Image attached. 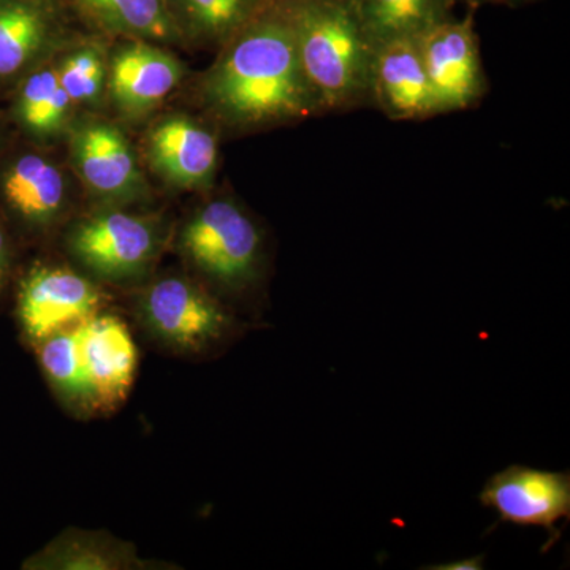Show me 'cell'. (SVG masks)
Returning a JSON list of instances; mask_svg holds the SVG:
<instances>
[{
	"label": "cell",
	"mask_w": 570,
	"mask_h": 570,
	"mask_svg": "<svg viewBox=\"0 0 570 570\" xmlns=\"http://www.w3.org/2000/svg\"><path fill=\"white\" fill-rule=\"evenodd\" d=\"M100 33L75 32L56 51V69L63 91L77 115L100 112L107 107L110 43Z\"/></svg>",
	"instance_id": "d6986e66"
},
{
	"label": "cell",
	"mask_w": 570,
	"mask_h": 570,
	"mask_svg": "<svg viewBox=\"0 0 570 570\" xmlns=\"http://www.w3.org/2000/svg\"><path fill=\"white\" fill-rule=\"evenodd\" d=\"M70 171L96 206H135L151 198L140 157L126 130L102 112L78 115L66 140Z\"/></svg>",
	"instance_id": "8992f818"
},
{
	"label": "cell",
	"mask_w": 570,
	"mask_h": 570,
	"mask_svg": "<svg viewBox=\"0 0 570 570\" xmlns=\"http://www.w3.org/2000/svg\"><path fill=\"white\" fill-rule=\"evenodd\" d=\"M165 243L164 220L134 206H96L75 219L63 236V247L80 272L112 284L148 275Z\"/></svg>",
	"instance_id": "277c9868"
},
{
	"label": "cell",
	"mask_w": 570,
	"mask_h": 570,
	"mask_svg": "<svg viewBox=\"0 0 570 570\" xmlns=\"http://www.w3.org/2000/svg\"><path fill=\"white\" fill-rule=\"evenodd\" d=\"M140 314L157 340L184 354L219 347L238 328L223 299L186 275L154 279L140 296Z\"/></svg>",
	"instance_id": "52a82bcc"
},
{
	"label": "cell",
	"mask_w": 570,
	"mask_h": 570,
	"mask_svg": "<svg viewBox=\"0 0 570 570\" xmlns=\"http://www.w3.org/2000/svg\"><path fill=\"white\" fill-rule=\"evenodd\" d=\"M80 344L94 414L115 411L137 374L138 352L129 328L118 316L96 313L81 322Z\"/></svg>",
	"instance_id": "5bb4252c"
},
{
	"label": "cell",
	"mask_w": 570,
	"mask_h": 570,
	"mask_svg": "<svg viewBox=\"0 0 570 570\" xmlns=\"http://www.w3.org/2000/svg\"><path fill=\"white\" fill-rule=\"evenodd\" d=\"M108 52L107 107L137 124L163 107L186 78V63L164 45L115 40Z\"/></svg>",
	"instance_id": "8fae6325"
},
{
	"label": "cell",
	"mask_w": 570,
	"mask_h": 570,
	"mask_svg": "<svg viewBox=\"0 0 570 570\" xmlns=\"http://www.w3.org/2000/svg\"><path fill=\"white\" fill-rule=\"evenodd\" d=\"M220 135L208 118L170 112L146 134V164L168 187L208 194L219 171Z\"/></svg>",
	"instance_id": "30bf717a"
},
{
	"label": "cell",
	"mask_w": 570,
	"mask_h": 570,
	"mask_svg": "<svg viewBox=\"0 0 570 570\" xmlns=\"http://www.w3.org/2000/svg\"><path fill=\"white\" fill-rule=\"evenodd\" d=\"M55 55L29 71L3 100V116L14 137L43 148L66 140L78 116L59 80Z\"/></svg>",
	"instance_id": "9a60e30c"
},
{
	"label": "cell",
	"mask_w": 570,
	"mask_h": 570,
	"mask_svg": "<svg viewBox=\"0 0 570 570\" xmlns=\"http://www.w3.org/2000/svg\"><path fill=\"white\" fill-rule=\"evenodd\" d=\"M39 362L56 395L71 411L94 414L85 366H82L80 324L55 333L37 344Z\"/></svg>",
	"instance_id": "7402d4cb"
},
{
	"label": "cell",
	"mask_w": 570,
	"mask_h": 570,
	"mask_svg": "<svg viewBox=\"0 0 570 570\" xmlns=\"http://www.w3.org/2000/svg\"><path fill=\"white\" fill-rule=\"evenodd\" d=\"M538 2V0H455V3H463L469 10H478L482 6H508L520 7L527 3Z\"/></svg>",
	"instance_id": "d4e9b609"
},
{
	"label": "cell",
	"mask_w": 570,
	"mask_h": 570,
	"mask_svg": "<svg viewBox=\"0 0 570 570\" xmlns=\"http://www.w3.org/2000/svg\"><path fill=\"white\" fill-rule=\"evenodd\" d=\"M62 0H0V102L73 36Z\"/></svg>",
	"instance_id": "7c38bea8"
},
{
	"label": "cell",
	"mask_w": 570,
	"mask_h": 570,
	"mask_svg": "<svg viewBox=\"0 0 570 570\" xmlns=\"http://www.w3.org/2000/svg\"><path fill=\"white\" fill-rule=\"evenodd\" d=\"M371 105L393 121H423L436 116L417 37L376 48L371 69Z\"/></svg>",
	"instance_id": "2e32d148"
},
{
	"label": "cell",
	"mask_w": 570,
	"mask_h": 570,
	"mask_svg": "<svg viewBox=\"0 0 570 570\" xmlns=\"http://www.w3.org/2000/svg\"><path fill=\"white\" fill-rule=\"evenodd\" d=\"M479 501L497 510L502 523L543 528L547 551L561 539L558 523L570 519V474L512 464L487 480Z\"/></svg>",
	"instance_id": "4fadbf2b"
},
{
	"label": "cell",
	"mask_w": 570,
	"mask_h": 570,
	"mask_svg": "<svg viewBox=\"0 0 570 570\" xmlns=\"http://www.w3.org/2000/svg\"><path fill=\"white\" fill-rule=\"evenodd\" d=\"M374 48L415 39L436 22L452 17L455 0H344Z\"/></svg>",
	"instance_id": "ffe728a7"
},
{
	"label": "cell",
	"mask_w": 570,
	"mask_h": 570,
	"mask_svg": "<svg viewBox=\"0 0 570 570\" xmlns=\"http://www.w3.org/2000/svg\"><path fill=\"white\" fill-rule=\"evenodd\" d=\"M181 47L217 51L273 0H167Z\"/></svg>",
	"instance_id": "ac0fdd59"
},
{
	"label": "cell",
	"mask_w": 570,
	"mask_h": 570,
	"mask_svg": "<svg viewBox=\"0 0 570 570\" xmlns=\"http://www.w3.org/2000/svg\"><path fill=\"white\" fill-rule=\"evenodd\" d=\"M11 138H13V132H11L9 122L6 121V116H3V112H0V153L6 149Z\"/></svg>",
	"instance_id": "484cf974"
},
{
	"label": "cell",
	"mask_w": 570,
	"mask_h": 570,
	"mask_svg": "<svg viewBox=\"0 0 570 570\" xmlns=\"http://www.w3.org/2000/svg\"><path fill=\"white\" fill-rule=\"evenodd\" d=\"M195 96L220 134L262 132L322 116L281 0H273L216 51Z\"/></svg>",
	"instance_id": "6da1fadb"
},
{
	"label": "cell",
	"mask_w": 570,
	"mask_h": 570,
	"mask_svg": "<svg viewBox=\"0 0 570 570\" xmlns=\"http://www.w3.org/2000/svg\"><path fill=\"white\" fill-rule=\"evenodd\" d=\"M17 265V236L0 216V298L7 294L14 277Z\"/></svg>",
	"instance_id": "603a6c76"
},
{
	"label": "cell",
	"mask_w": 570,
	"mask_h": 570,
	"mask_svg": "<svg viewBox=\"0 0 570 570\" xmlns=\"http://www.w3.org/2000/svg\"><path fill=\"white\" fill-rule=\"evenodd\" d=\"M104 294L96 281L78 268L33 264L17 285V318L24 336L40 344L99 313Z\"/></svg>",
	"instance_id": "9c48e42d"
},
{
	"label": "cell",
	"mask_w": 570,
	"mask_h": 570,
	"mask_svg": "<svg viewBox=\"0 0 570 570\" xmlns=\"http://www.w3.org/2000/svg\"><path fill=\"white\" fill-rule=\"evenodd\" d=\"M94 32L112 40L181 47L167 0H62Z\"/></svg>",
	"instance_id": "e0dca14e"
},
{
	"label": "cell",
	"mask_w": 570,
	"mask_h": 570,
	"mask_svg": "<svg viewBox=\"0 0 570 570\" xmlns=\"http://www.w3.org/2000/svg\"><path fill=\"white\" fill-rule=\"evenodd\" d=\"M69 170L48 148L11 138L0 153V216L18 238H40L66 219L73 202Z\"/></svg>",
	"instance_id": "5b68a950"
},
{
	"label": "cell",
	"mask_w": 570,
	"mask_h": 570,
	"mask_svg": "<svg viewBox=\"0 0 570 570\" xmlns=\"http://www.w3.org/2000/svg\"><path fill=\"white\" fill-rule=\"evenodd\" d=\"M485 554L479 557L466 558V560H459L445 562V564L428 566L426 569L431 570H480L485 568Z\"/></svg>",
	"instance_id": "cb8c5ba5"
},
{
	"label": "cell",
	"mask_w": 570,
	"mask_h": 570,
	"mask_svg": "<svg viewBox=\"0 0 570 570\" xmlns=\"http://www.w3.org/2000/svg\"><path fill=\"white\" fill-rule=\"evenodd\" d=\"M130 543L107 532L69 530L26 562L28 569L119 570L141 568Z\"/></svg>",
	"instance_id": "44dd1931"
},
{
	"label": "cell",
	"mask_w": 570,
	"mask_h": 570,
	"mask_svg": "<svg viewBox=\"0 0 570 570\" xmlns=\"http://www.w3.org/2000/svg\"><path fill=\"white\" fill-rule=\"evenodd\" d=\"M322 116L371 105L374 51L344 0H281Z\"/></svg>",
	"instance_id": "7a4b0ae2"
},
{
	"label": "cell",
	"mask_w": 570,
	"mask_h": 570,
	"mask_svg": "<svg viewBox=\"0 0 570 570\" xmlns=\"http://www.w3.org/2000/svg\"><path fill=\"white\" fill-rule=\"evenodd\" d=\"M178 246L217 296L245 298L264 283L265 232L235 195L212 194L195 206L184 220Z\"/></svg>",
	"instance_id": "3957f363"
},
{
	"label": "cell",
	"mask_w": 570,
	"mask_h": 570,
	"mask_svg": "<svg viewBox=\"0 0 570 570\" xmlns=\"http://www.w3.org/2000/svg\"><path fill=\"white\" fill-rule=\"evenodd\" d=\"M474 13L452 14L417 37L436 116L478 107L489 92Z\"/></svg>",
	"instance_id": "ba28073f"
}]
</instances>
